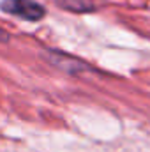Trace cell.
I'll return each instance as SVG.
<instances>
[{
	"instance_id": "cell-1",
	"label": "cell",
	"mask_w": 150,
	"mask_h": 152,
	"mask_svg": "<svg viewBox=\"0 0 150 152\" xmlns=\"http://www.w3.org/2000/svg\"><path fill=\"white\" fill-rule=\"evenodd\" d=\"M0 7L9 14L20 16L23 20H30V21H37L46 14L44 7L34 0H4Z\"/></svg>"
},
{
	"instance_id": "cell-2",
	"label": "cell",
	"mask_w": 150,
	"mask_h": 152,
	"mask_svg": "<svg viewBox=\"0 0 150 152\" xmlns=\"http://www.w3.org/2000/svg\"><path fill=\"white\" fill-rule=\"evenodd\" d=\"M42 55H44V58L50 64H53L58 69H62L66 73H71V75H78V73H83V71L88 69V66L85 62H81L79 58L69 57V55L60 53V51H55V50H46Z\"/></svg>"
},
{
	"instance_id": "cell-3",
	"label": "cell",
	"mask_w": 150,
	"mask_h": 152,
	"mask_svg": "<svg viewBox=\"0 0 150 152\" xmlns=\"http://www.w3.org/2000/svg\"><path fill=\"white\" fill-rule=\"evenodd\" d=\"M58 7L73 12H92L103 7V0H55Z\"/></svg>"
},
{
	"instance_id": "cell-4",
	"label": "cell",
	"mask_w": 150,
	"mask_h": 152,
	"mask_svg": "<svg viewBox=\"0 0 150 152\" xmlns=\"http://www.w3.org/2000/svg\"><path fill=\"white\" fill-rule=\"evenodd\" d=\"M7 41H9V34L4 28H0V42H7Z\"/></svg>"
}]
</instances>
